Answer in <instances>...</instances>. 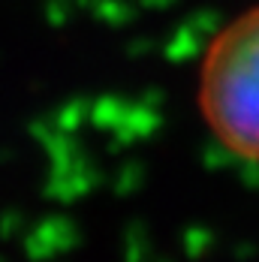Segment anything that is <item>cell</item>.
I'll list each match as a JSON object with an SVG mask.
<instances>
[{"mask_svg": "<svg viewBox=\"0 0 259 262\" xmlns=\"http://www.w3.org/2000/svg\"><path fill=\"white\" fill-rule=\"evenodd\" d=\"M196 105L208 133L229 154L259 166V3L208 42Z\"/></svg>", "mask_w": 259, "mask_h": 262, "instance_id": "6da1fadb", "label": "cell"}]
</instances>
